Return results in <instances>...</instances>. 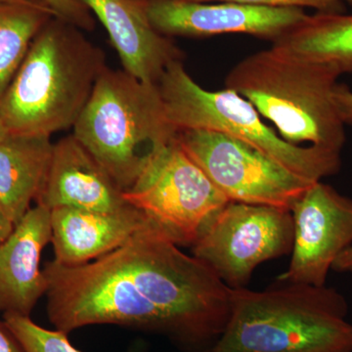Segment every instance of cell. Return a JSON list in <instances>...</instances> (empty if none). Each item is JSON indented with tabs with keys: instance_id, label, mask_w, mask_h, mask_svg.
Here are the masks:
<instances>
[{
	"instance_id": "cell-1",
	"label": "cell",
	"mask_w": 352,
	"mask_h": 352,
	"mask_svg": "<svg viewBox=\"0 0 352 352\" xmlns=\"http://www.w3.org/2000/svg\"><path fill=\"white\" fill-rule=\"evenodd\" d=\"M48 318L69 333L116 325L154 333L182 352H212L231 314V289L150 222L90 263L50 261Z\"/></svg>"
},
{
	"instance_id": "cell-2",
	"label": "cell",
	"mask_w": 352,
	"mask_h": 352,
	"mask_svg": "<svg viewBox=\"0 0 352 352\" xmlns=\"http://www.w3.org/2000/svg\"><path fill=\"white\" fill-rule=\"evenodd\" d=\"M76 29L53 17L32 41L0 98L7 133L51 138L75 126L107 67L103 50Z\"/></svg>"
},
{
	"instance_id": "cell-3",
	"label": "cell",
	"mask_w": 352,
	"mask_h": 352,
	"mask_svg": "<svg viewBox=\"0 0 352 352\" xmlns=\"http://www.w3.org/2000/svg\"><path fill=\"white\" fill-rule=\"evenodd\" d=\"M349 303L337 289L277 282L231 289V314L212 352H352Z\"/></svg>"
},
{
	"instance_id": "cell-4",
	"label": "cell",
	"mask_w": 352,
	"mask_h": 352,
	"mask_svg": "<svg viewBox=\"0 0 352 352\" xmlns=\"http://www.w3.org/2000/svg\"><path fill=\"white\" fill-rule=\"evenodd\" d=\"M340 76L327 65L271 47L236 65L226 85L272 122L287 142L342 152L346 126L333 97Z\"/></svg>"
},
{
	"instance_id": "cell-5",
	"label": "cell",
	"mask_w": 352,
	"mask_h": 352,
	"mask_svg": "<svg viewBox=\"0 0 352 352\" xmlns=\"http://www.w3.org/2000/svg\"><path fill=\"white\" fill-rule=\"evenodd\" d=\"M176 133L157 85L106 67L72 134L124 191Z\"/></svg>"
},
{
	"instance_id": "cell-6",
	"label": "cell",
	"mask_w": 352,
	"mask_h": 352,
	"mask_svg": "<svg viewBox=\"0 0 352 352\" xmlns=\"http://www.w3.org/2000/svg\"><path fill=\"white\" fill-rule=\"evenodd\" d=\"M157 87L166 120L177 131L205 129L226 134L310 182H322L339 173L340 152L287 142L264 124L256 109L237 92L229 88L210 91L200 87L182 60L168 65Z\"/></svg>"
},
{
	"instance_id": "cell-7",
	"label": "cell",
	"mask_w": 352,
	"mask_h": 352,
	"mask_svg": "<svg viewBox=\"0 0 352 352\" xmlns=\"http://www.w3.org/2000/svg\"><path fill=\"white\" fill-rule=\"evenodd\" d=\"M122 196L180 247H192L210 220L231 201L176 136L153 155Z\"/></svg>"
},
{
	"instance_id": "cell-8",
	"label": "cell",
	"mask_w": 352,
	"mask_h": 352,
	"mask_svg": "<svg viewBox=\"0 0 352 352\" xmlns=\"http://www.w3.org/2000/svg\"><path fill=\"white\" fill-rule=\"evenodd\" d=\"M291 210L229 201L192 245V254L228 288H247L261 263L291 254Z\"/></svg>"
},
{
	"instance_id": "cell-9",
	"label": "cell",
	"mask_w": 352,
	"mask_h": 352,
	"mask_svg": "<svg viewBox=\"0 0 352 352\" xmlns=\"http://www.w3.org/2000/svg\"><path fill=\"white\" fill-rule=\"evenodd\" d=\"M176 138L231 201L291 210L316 183L292 173L251 145L220 132L180 129Z\"/></svg>"
},
{
	"instance_id": "cell-10",
	"label": "cell",
	"mask_w": 352,
	"mask_h": 352,
	"mask_svg": "<svg viewBox=\"0 0 352 352\" xmlns=\"http://www.w3.org/2000/svg\"><path fill=\"white\" fill-rule=\"evenodd\" d=\"M294 242L282 283L325 286L336 259L352 245V199L318 182L293 204Z\"/></svg>"
},
{
	"instance_id": "cell-11",
	"label": "cell",
	"mask_w": 352,
	"mask_h": 352,
	"mask_svg": "<svg viewBox=\"0 0 352 352\" xmlns=\"http://www.w3.org/2000/svg\"><path fill=\"white\" fill-rule=\"evenodd\" d=\"M153 27L166 36L193 38L223 34H245L274 43L307 19L298 7H267L252 4L187 0H147Z\"/></svg>"
},
{
	"instance_id": "cell-12",
	"label": "cell",
	"mask_w": 352,
	"mask_h": 352,
	"mask_svg": "<svg viewBox=\"0 0 352 352\" xmlns=\"http://www.w3.org/2000/svg\"><path fill=\"white\" fill-rule=\"evenodd\" d=\"M83 1L103 24L129 75L157 85L168 65L180 60V50L153 27L147 0Z\"/></svg>"
},
{
	"instance_id": "cell-13",
	"label": "cell",
	"mask_w": 352,
	"mask_h": 352,
	"mask_svg": "<svg viewBox=\"0 0 352 352\" xmlns=\"http://www.w3.org/2000/svg\"><path fill=\"white\" fill-rule=\"evenodd\" d=\"M122 190L71 134L53 146L52 159L38 205L115 212L129 207Z\"/></svg>"
},
{
	"instance_id": "cell-14",
	"label": "cell",
	"mask_w": 352,
	"mask_h": 352,
	"mask_svg": "<svg viewBox=\"0 0 352 352\" xmlns=\"http://www.w3.org/2000/svg\"><path fill=\"white\" fill-rule=\"evenodd\" d=\"M50 242V210L36 204L0 243V312L30 316L45 295L41 259Z\"/></svg>"
},
{
	"instance_id": "cell-15",
	"label": "cell",
	"mask_w": 352,
	"mask_h": 352,
	"mask_svg": "<svg viewBox=\"0 0 352 352\" xmlns=\"http://www.w3.org/2000/svg\"><path fill=\"white\" fill-rule=\"evenodd\" d=\"M50 220L54 261L69 266L90 263L113 251L151 222L131 206L115 212L55 208Z\"/></svg>"
},
{
	"instance_id": "cell-16",
	"label": "cell",
	"mask_w": 352,
	"mask_h": 352,
	"mask_svg": "<svg viewBox=\"0 0 352 352\" xmlns=\"http://www.w3.org/2000/svg\"><path fill=\"white\" fill-rule=\"evenodd\" d=\"M53 146L44 135L7 134L0 141V204L15 226L41 194Z\"/></svg>"
},
{
	"instance_id": "cell-17",
	"label": "cell",
	"mask_w": 352,
	"mask_h": 352,
	"mask_svg": "<svg viewBox=\"0 0 352 352\" xmlns=\"http://www.w3.org/2000/svg\"><path fill=\"white\" fill-rule=\"evenodd\" d=\"M285 54L352 73V15L319 12L272 43Z\"/></svg>"
},
{
	"instance_id": "cell-18",
	"label": "cell",
	"mask_w": 352,
	"mask_h": 352,
	"mask_svg": "<svg viewBox=\"0 0 352 352\" xmlns=\"http://www.w3.org/2000/svg\"><path fill=\"white\" fill-rule=\"evenodd\" d=\"M55 13L43 4L0 2V98L36 34Z\"/></svg>"
},
{
	"instance_id": "cell-19",
	"label": "cell",
	"mask_w": 352,
	"mask_h": 352,
	"mask_svg": "<svg viewBox=\"0 0 352 352\" xmlns=\"http://www.w3.org/2000/svg\"><path fill=\"white\" fill-rule=\"evenodd\" d=\"M3 322L25 352H82L71 344L69 333L57 329L47 330L34 323L30 316L6 314ZM127 352H146V346L139 342Z\"/></svg>"
},
{
	"instance_id": "cell-20",
	"label": "cell",
	"mask_w": 352,
	"mask_h": 352,
	"mask_svg": "<svg viewBox=\"0 0 352 352\" xmlns=\"http://www.w3.org/2000/svg\"><path fill=\"white\" fill-rule=\"evenodd\" d=\"M55 13L57 18L78 29L91 31L94 20L83 0H38Z\"/></svg>"
},
{
	"instance_id": "cell-21",
	"label": "cell",
	"mask_w": 352,
	"mask_h": 352,
	"mask_svg": "<svg viewBox=\"0 0 352 352\" xmlns=\"http://www.w3.org/2000/svg\"><path fill=\"white\" fill-rule=\"evenodd\" d=\"M194 2L222 1L237 2V3L252 4V6L267 7H310L319 12H340L342 1L340 0H187Z\"/></svg>"
},
{
	"instance_id": "cell-22",
	"label": "cell",
	"mask_w": 352,
	"mask_h": 352,
	"mask_svg": "<svg viewBox=\"0 0 352 352\" xmlns=\"http://www.w3.org/2000/svg\"><path fill=\"white\" fill-rule=\"evenodd\" d=\"M336 105L346 126H352V91L346 85H339L333 92Z\"/></svg>"
},
{
	"instance_id": "cell-23",
	"label": "cell",
	"mask_w": 352,
	"mask_h": 352,
	"mask_svg": "<svg viewBox=\"0 0 352 352\" xmlns=\"http://www.w3.org/2000/svg\"><path fill=\"white\" fill-rule=\"evenodd\" d=\"M0 352H25L4 322H0Z\"/></svg>"
},
{
	"instance_id": "cell-24",
	"label": "cell",
	"mask_w": 352,
	"mask_h": 352,
	"mask_svg": "<svg viewBox=\"0 0 352 352\" xmlns=\"http://www.w3.org/2000/svg\"><path fill=\"white\" fill-rule=\"evenodd\" d=\"M332 270L336 272L352 274V245L336 259Z\"/></svg>"
},
{
	"instance_id": "cell-25",
	"label": "cell",
	"mask_w": 352,
	"mask_h": 352,
	"mask_svg": "<svg viewBox=\"0 0 352 352\" xmlns=\"http://www.w3.org/2000/svg\"><path fill=\"white\" fill-rule=\"evenodd\" d=\"M14 228H15V224L12 220L9 219L6 210L0 204V243L3 242L12 233Z\"/></svg>"
},
{
	"instance_id": "cell-26",
	"label": "cell",
	"mask_w": 352,
	"mask_h": 352,
	"mask_svg": "<svg viewBox=\"0 0 352 352\" xmlns=\"http://www.w3.org/2000/svg\"><path fill=\"white\" fill-rule=\"evenodd\" d=\"M0 2H14V3L27 4H43V2L38 1V0H0ZM43 6H45V4H43Z\"/></svg>"
},
{
	"instance_id": "cell-27",
	"label": "cell",
	"mask_w": 352,
	"mask_h": 352,
	"mask_svg": "<svg viewBox=\"0 0 352 352\" xmlns=\"http://www.w3.org/2000/svg\"><path fill=\"white\" fill-rule=\"evenodd\" d=\"M7 134L8 133H7L6 127H4L3 124H2V122H0V141H1L2 139H4Z\"/></svg>"
},
{
	"instance_id": "cell-28",
	"label": "cell",
	"mask_w": 352,
	"mask_h": 352,
	"mask_svg": "<svg viewBox=\"0 0 352 352\" xmlns=\"http://www.w3.org/2000/svg\"><path fill=\"white\" fill-rule=\"evenodd\" d=\"M340 1H346V2H349V3L352 4V0H340Z\"/></svg>"
}]
</instances>
